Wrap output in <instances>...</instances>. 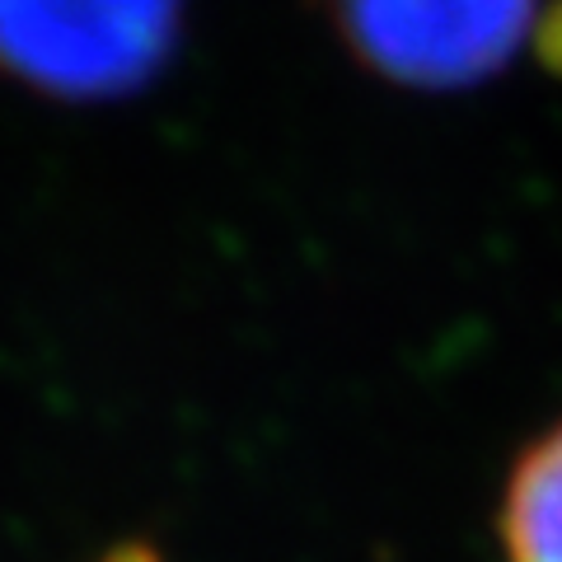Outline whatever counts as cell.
Returning <instances> with one entry per match:
<instances>
[{"instance_id": "1", "label": "cell", "mask_w": 562, "mask_h": 562, "mask_svg": "<svg viewBox=\"0 0 562 562\" xmlns=\"http://www.w3.org/2000/svg\"><path fill=\"white\" fill-rule=\"evenodd\" d=\"M179 29L183 0H0V76L103 103L165 70Z\"/></svg>"}, {"instance_id": "2", "label": "cell", "mask_w": 562, "mask_h": 562, "mask_svg": "<svg viewBox=\"0 0 562 562\" xmlns=\"http://www.w3.org/2000/svg\"><path fill=\"white\" fill-rule=\"evenodd\" d=\"M347 47L384 80L464 90L516 57L535 0H333Z\"/></svg>"}, {"instance_id": "3", "label": "cell", "mask_w": 562, "mask_h": 562, "mask_svg": "<svg viewBox=\"0 0 562 562\" xmlns=\"http://www.w3.org/2000/svg\"><path fill=\"white\" fill-rule=\"evenodd\" d=\"M506 562H562V422L516 460L502 497Z\"/></svg>"}, {"instance_id": "4", "label": "cell", "mask_w": 562, "mask_h": 562, "mask_svg": "<svg viewBox=\"0 0 562 562\" xmlns=\"http://www.w3.org/2000/svg\"><path fill=\"white\" fill-rule=\"evenodd\" d=\"M549 47H553V61L562 66V10L553 14V24H549Z\"/></svg>"}]
</instances>
